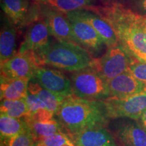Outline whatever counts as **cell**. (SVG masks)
<instances>
[{"label": "cell", "instance_id": "28", "mask_svg": "<svg viewBox=\"0 0 146 146\" xmlns=\"http://www.w3.org/2000/svg\"><path fill=\"white\" fill-rule=\"evenodd\" d=\"M135 5L141 14L146 16V0H135Z\"/></svg>", "mask_w": 146, "mask_h": 146}, {"label": "cell", "instance_id": "26", "mask_svg": "<svg viewBox=\"0 0 146 146\" xmlns=\"http://www.w3.org/2000/svg\"><path fill=\"white\" fill-rule=\"evenodd\" d=\"M35 141L30 129L16 135L5 146H33Z\"/></svg>", "mask_w": 146, "mask_h": 146}, {"label": "cell", "instance_id": "16", "mask_svg": "<svg viewBox=\"0 0 146 146\" xmlns=\"http://www.w3.org/2000/svg\"><path fill=\"white\" fill-rule=\"evenodd\" d=\"M10 21L4 22L0 33V63L6 61L17 54L16 29Z\"/></svg>", "mask_w": 146, "mask_h": 146}, {"label": "cell", "instance_id": "22", "mask_svg": "<svg viewBox=\"0 0 146 146\" xmlns=\"http://www.w3.org/2000/svg\"><path fill=\"white\" fill-rule=\"evenodd\" d=\"M26 100L29 113L25 118L27 122L42 121L55 117V115L47 108L44 104L37 97L29 91Z\"/></svg>", "mask_w": 146, "mask_h": 146}, {"label": "cell", "instance_id": "12", "mask_svg": "<svg viewBox=\"0 0 146 146\" xmlns=\"http://www.w3.org/2000/svg\"><path fill=\"white\" fill-rule=\"evenodd\" d=\"M50 33L43 18L32 21L27 29L18 53L35 52L44 48L51 43Z\"/></svg>", "mask_w": 146, "mask_h": 146}, {"label": "cell", "instance_id": "25", "mask_svg": "<svg viewBox=\"0 0 146 146\" xmlns=\"http://www.w3.org/2000/svg\"><path fill=\"white\" fill-rule=\"evenodd\" d=\"M41 141L47 146H76L72 139L64 132L57 133Z\"/></svg>", "mask_w": 146, "mask_h": 146}, {"label": "cell", "instance_id": "14", "mask_svg": "<svg viewBox=\"0 0 146 146\" xmlns=\"http://www.w3.org/2000/svg\"><path fill=\"white\" fill-rule=\"evenodd\" d=\"M78 14L94 27L107 47L118 44V39L114 28L106 20L89 9L76 10Z\"/></svg>", "mask_w": 146, "mask_h": 146}, {"label": "cell", "instance_id": "15", "mask_svg": "<svg viewBox=\"0 0 146 146\" xmlns=\"http://www.w3.org/2000/svg\"><path fill=\"white\" fill-rule=\"evenodd\" d=\"M76 146H117L116 140L108 127L87 129L72 137Z\"/></svg>", "mask_w": 146, "mask_h": 146}, {"label": "cell", "instance_id": "2", "mask_svg": "<svg viewBox=\"0 0 146 146\" xmlns=\"http://www.w3.org/2000/svg\"><path fill=\"white\" fill-rule=\"evenodd\" d=\"M55 116L70 137L87 129L108 127L110 122L102 100H85L74 95L64 100Z\"/></svg>", "mask_w": 146, "mask_h": 146}, {"label": "cell", "instance_id": "1", "mask_svg": "<svg viewBox=\"0 0 146 146\" xmlns=\"http://www.w3.org/2000/svg\"><path fill=\"white\" fill-rule=\"evenodd\" d=\"M86 8L99 14L112 25L118 43L131 57L146 63V16L118 3Z\"/></svg>", "mask_w": 146, "mask_h": 146}, {"label": "cell", "instance_id": "23", "mask_svg": "<svg viewBox=\"0 0 146 146\" xmlns=\"http://www.w3.org/2000/svg\"><path fill=\"white\" fill-rule=\"evenodd\" d=\"M1 114L11 117L22 118H25L29 113L26 98L20 100H1L0 106Z\"/></svg>", "mask_w": 146, "mask_h": 146}, {"label": "cell", "instance_id": "20", "mask_svg": "<svg viewBox=\"0 0 146 146\" xmlns=\"http://www.w3.org/2000/svg\"><path fill=\"white\" fill-rule=\"evenodd\" d=\"M1 8L14 25H21L29 12L28 0H1Z\"/></svg>", "mask_w": 146, "mask_h": 146}, {"label": "cell", "instance_id": "29", "mask_svg": "<svg viewBox=\"0 0 146 146\" xmlns=\"http://www.w3.org/2000/svg\"><path fill=\"white\" fill-rule=\"evenodd\" d=\"M139 120V122L141 123V125L146 129V109L143 112V114H141V117H140Z\"/></svg>", "mask_w": 146, "mask_h": 146}, {"label": "cell", "instance_id": "3", "mask_svg": "<svg viewBox=\"0 0 146 146\" xmlns=\"http://www.w3.org/2000/svg\"><path fill=\"white\" fill-rule=\"evenodd\" d=\"M40 66H52L67 71L92 67L94 58L81 45L73 42H52L44 48L33 52Z\"/></svg>", "mask_w": 146, "mask_h": 146}, {"label": "cell", "instance_id": "18", "mask_svg": "<svg viewBox=\"0 0 146 146\" xmlns=\"http://www.w3.org/2000/svg\"><path fill=\"white\" fill-rule=\"evenodd\" d=\"M29 128L25 118L11 117L1 114L0 116V135L1 146H5L12 137Z\"/></svg>", "mask_w": 146, "mask_h": 146}, {"label": "cell", "instance_id": "31", "mask_svg": "<svg viewBox=\"0 0 146 146\" xmlns=\"http://www.w3.org/2000/svg\"><path fill=\"white\" fill-rule=\"evenodd\" d=\"M33 1H35L38 3H43V4H47V0H33Z\"/></svg>", "mask_w": 146, "mask_h": 146}, {"label": "cell", "instance_id": "11", "mask_svg": "<svg viewBox=\"0 0 146 146\" xmlns=\"http://www.w3.org/2000/svg\"><path fill=\"white\" fill-rule=\"evenodd\" d=\"M41 14L48 27L51 35L60 41L73 42L78 44L66 14L48 4H44L41 7Z\"/></svg>", "mask_w": 146, "mask_h": 146}, {"label": "cell", "instance_id": "32", "mask_svg": "<svg viewBox=\"0 0 146 146\" xmlns=\"http://www.w3.org/2000/svg\"><path fill=\"white\" fill-rule=\"evenodd\" d=\"M117 146H118V145H117Z\"/></svg>", "mask_w": 146, "mask_h": 146}, {"label": "cell", "instance_id": "13", "mask_svg": "<svg viewBox=\"0 0 146 146\" xmlns=\"http://www.w3.org/2000/svg\"><path fill=\"white\" fill-rule=\"evenodd\" d=\"M110 97L125 98L146 92V84L135 77L129 71L108 81Z\"/></svg>", "mask_w": 146, "mask_h": 146}, {"label": "cell", "instance_id": "21", "mask_svg": "<svg viewBox=\"0 0 146 146\" xmlns=\"http://www.w3.org/2000/svg\"><path fill=\"white\" fill-rule=\"evenodd\" d=\"M28 123L35 141L53 135L57 133L64 132L62 125L55 117L42 121L28 122Z\"/></svg>", "mask_w": 146, "mask_h": 146}, {"label": "cell", "instance_id": "17", "mask_svg": "<svg viewBox=\"0 0 146 146\" xmlns=\"http://www.w3.org/2000/svg\"><path fill=\"white\" fill-rule=\"evenodd\" d=\"M30 80L27 78H9L1 76V100H15L26 98Z\"/></svg>", "mask_w": 146, "mask_h": 146}, {"label": "cell", "instance_id": "30", "mask_svg": "<svg viewBox=\"0 0 146 146\" xmlns=\"http://www.w3.org/2000/svg\"><path fill=\"white\" fill-rule=\"evenodd\" d=\"M33 146H47L41 140H38L35 142Z\"/></svg>", "mask_w": 146, "mask_h": 146}, {"label": "cell", "instance_id": "4", "mask_svg": "<svg viewBox=\"0 0 146 146\" xmlns=\"http://www.w3.org/2000/svg\"><path fill=\"white\" fill-rule=\"evenodd\" d=\"M70 79L73 94L89 100H103L110 97L108 81L93 67L72 71Z\"/></svg>", "mask_w": 146, "mask_h": 146}, {"label": "cell", "instance_id": "24", "mask_svg": "<svg viewBox=\"0 0 146 146\" xmlns=\"http://www.w3.org/2000/svg\"><path fill=\"white\" fill-rule=\"evenodd\" d=\"M95 0H47V4L63 12H74L90 6Z\"/></svg>", "mask_w": 146, "mask_h": 146}, {"label": "cell", "instance_id": "10", "mask_svg": "<svg viewBox=\"0 0 146 146\" xmlns=\"http://www.w3.org/2000/svg\"><path fill=\"white\" fill-rule=\"evenodd\" d=\"M32 78L45 89L58 96L64 98L74 96L70 78L56 69L39 66Z\"/></svg>", "mask_w": 146, "mask_h": 146}, {"label": "cell", "instance_id": "6", "mask_svg": "<svg viewBox=\"0 0 146 146\" xmlns=\"http://www.w3.org/2000/svg\"><path fill=\"white\" fill-rule=\"evenodd\" d=\"M133 58L120 43L108 47L104 54L94 59L92 67L106 81L129 71Z\"/></svg>", "mask_w": 146, "mask_h": 146}, {"label": "cell", "instance_id": "5", "mask_svg": "<svg viewBox=\"0 0 146 146\" xmlns=\"http://www.w3.org/2000/svg\"><path fill=\"white\" fill-rule=\"evenodd\" d=\"M102 102L110 120L118 118L139 120L146 109V92L125 98L108 97Z\"/></svg>", "mask_w": 146, "mask_h": 146}, {"label": "cell", "instance_id": "19", "mask_svg": "<svg viewBox=\"0 0 146 146\" xmlns=\"http://www.w3.org/2000/svg\"><path fill=\"white\" fill-rule=\"evenodd\" d=\"M28 91L37 97L54 115L57 113L62 103L66 99L45 89L33 78L29 83Z\"/></svg>", "mask_w": 146, "mask_h": 146}, {"label": "cell", "instance_id": "27", "mask_svg": "<svg viewBox=\"0 0 146 146\" xmlns=\"http://www.w3.org/2000/svg\"><path fill=\"white\" fill-rule=\"evenodd\" d=\"M129 71L137 79L146 84V63L133 58Z\"/></svg>", "mask_w": 146, "mask_h": 146}, {"label": "cell", "instance_id": "8", "mask_svg": "<svg viewBox=\"0 0 146 146\" xmlns=\"http://www.w3.org/2000/svg\"><path fill=\"white\" fill-rule=\"evenodd\" d=\"M66 14L70 21L73 34L78 44L91 54H99L105 44L94 27L78 15L76 11Z\"/></svg>", "mask_w": 146, "mask_h": 146}, {"label": "cell", "instance_id": "7", "mask_svg": "<svg viewBox=\"0 0 146 146\" xmlns=\"http://www.w3.org/2000/svg\"><path fill=\"white\" fill-rule=\"evenodd\" d=\"M108 129L120 146H146V129L137 120H111Z\"/></svg>", "mask_w": 146, "mask_h": 146}, {"label": "cell", "instance_id": "9", "mask_svg": "<svg viewBox=\"0 0 146 146\" xmlns=\"http://www.w3.org/2000/svg\"><path fill=\"white\" fill-rule=\"evenodd\" d=\"M39 66L33 52H18L10 59L1 63V76L31 80Z\"/></svg>", "mask_w": 146, "mask_h": 146}]
</instances>
